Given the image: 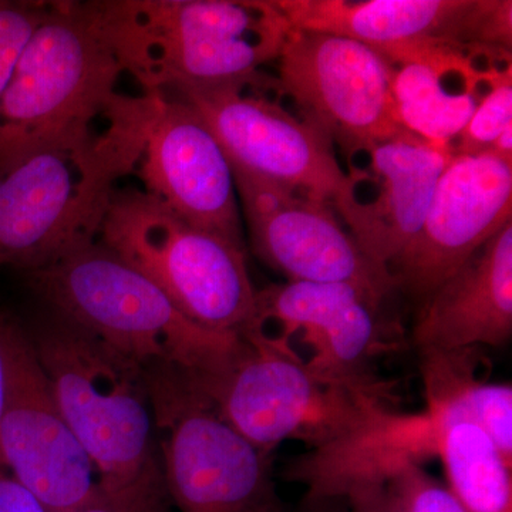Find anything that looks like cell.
I'll use <instances>...</instances> for the list:
<instances>
[{
	"label": "cell",
	"mask_w": 512,
	"mask_h": 512,
	"mask_svg": "<svg viewBox=\"0 0 512 512\" xmlns=\"http://www.w3.org/2000/svg\"><path fill=\"white\" fill-rule=\"evenodd\" d=\"M26 330L100 493L130 512H170L146 365L52 311Z\"/></svg>",
	"instance_id": "cell-1"
},
{
	"label": "cell",
	"mask_w": 512,
	"mask_h": 512,
	"mask_svg": "<svg viewBox=\"0 0 512 512\" xmlns=\"http://www.w3.org/2000/svg\"><path fill=\"white\" fill-rule=\"evenodd\" d=\"M101 23L124 72L146 94L272 92L288 23L271 0H101Z\"/></svg>",
	"instance_id": "cell-2"
},
{
	"label": "cell",
	"mask_w": 512,
	"mask_h": 512,
	"mask_svg": "<svg viewBox=\"0 0 512 512\" xmlns=\"http://www.w3.org/2000/svg\"><path fill=\"white\" fill-rule=\"evenodd\" d=\"M158 97H124L100 133L33 151L0 173V271L23 274L96 241L121 177L134 174Z\"/></svg>",
	"instance_id": "cell-3"
},
{
	"label": "cell",
	"mask_w": 512,
	"mask_h": 512,
	"mask_svg": "<svg viewBox=\"0 0 512 512\" xmlns=\"http://www.w3.org/2000/svg\"><path fill=\"white\" fill-rule=\"evenodd\" d=\"M94 2H50L0 99V173L33 151L93 136L124 96Z\"/></svg>",
	"instance_id": "cell-4"
},
{
	"label": "cell",
	"mask_w": 512,
	"mask_h": 512,
	"mask_svg": "<svg viewBox=\"0 0 512 512\" xmlns=\"http://www.w3.org/2000/svg\"><path fill=\"white\" fill-rule=\"evenodd\" d=\"M25 276L49 311L146 366L210 373L244 345L237 335L192 322L147 276L97 239Z\"/></svg>",
	"instance_id": "cell-5"
},
{
	"label": "cell",
	"mask_w": 512,
	"mask_h": 512,
	"mask_svg": "<svg viewBox=\"0 0 512 512\" xmlns=\"http://www.w3.org/2000/svg\"><path fill=\"white\" fill-rule=\"evenodd\" d=\"M242 340L227 365L187 373L218 417L265 453L289 440L325 446L387 406L386 384L375 377L332 382L316 376L289 340L265 332Z\"/></svg>",
	"instance_id": "cell-6"
},
{
	"label": "cell",
	"mask_w": 512,
	"mask_h": 512,
	"mask_svg": "<svg viewBox=\"0 0 512 512\" xmlns=\"http://www.w3.org/2000/svg\"><path fill=\"white\" fill-rule=\"evenodd\" d=\"M97 241L147 276L201 328L237 335L255 318L245 247L187 224L138 188L111 195Z\"/></svg>",
	"instance_id": "cell-7"
},
{
	"label": "cell",
	"mask_w": 512,
	"mask_h": 512,
	"mask_svg": "<svg viewBox=\"0 0 512 512\" xmlns=\"http://www.w3.org/2000/svg\"><path fill=\"white\" fill-rule=\"evenodd\" d=\"M165 488L178 512H286L274 458L232 430L183 369L148 365Z\"/></svg>",
	"instance_id": "cell-8"
},
{
	"label": "cell",
	"mask_w": 512,
	"mask_h": 512,
	"mask_svg": "<svg viewBox=\"0 0 512 512\" xmlns=\"http://www.w3.org/2000/svg\"><path fill=\"white\" fill-rule=\"evenodd\" d=\"M272 92L346 157L369 153L404 130L393 94L394 67L372 47L289 28Z\"/></svg>",
	"instance_id": "cell-9"
},
{
	"label": "cell",
	"mask_w": 512,
	"mask_h": 512,
	"mask_svg": "<svg viewBox=\"0 0 512 512\" xmlns=\"http://www.w3.org/2000/svg\"><path fill=\"white\" fill-rule=\"evenodd\" d=\"M0 464L49 512L96 500L99 477L53 392L26 326L0 313Z\"/></svg>",
	"instance_id": "cell-10"
},
{
	"label": "cell",
	"mask_w": 512,
	"mask_h": 512,
	"mask_svg": "<svg viewBox=\"0 0 512 512\" xmlns=\"http://www.w3.org/2000/svg\"><path fill=\"white\" fill-rule=\"evenodd\" d=\"M163 96L184 101L200 114L232 167L288 185L335 212L352 197L355 175L340 167L328 138L266 94L180 90Z\"/></svg>",
	"instance_id": "cell-11"
},
{
	"label": "cell",
	"mask_w": 512,
	"mask_h": 512,
	"mask_svg": "<svg viewBox=\"0 0 512 512\" xmlns=\"http://www.w3.org/2000/svg\"><path fill=\"white\" fill-rule=\"evenodd\" d=\"M252 251L288 282H345L383 301L392 272L360 249L326 202L232 167Z\"/></svg>",
	"instance_id": "cell-12"
},
{
	"label": "cell",
	"mask_w": 512,
	"mask_h": 512,
	"mask_svg": "<svg viewBox=\"0 0 512 512\" xmlns=\"http://www.w3.org/2000/svg\"><path fill=\"white\" fill-rule=\"evenodd\" d=\"M511 221V158L454 153L419 234L390 266L397 288L424 301Z\"/></svg>",
	"instance_id": "cell-13"
},
{
	"label": "cell",
	"mask_w": 512,
	"mask_h": 512,
	"mask_svg": "<svg viewBox=\"0 0 512 512\" xmlns=\"http://www.w3.org/2000/svg\"><path fill=\"white\" fill-rule=\"evenodd\" d=\"M134 174L144 192L187 224L245 247L231 161L184 101L158 96Z\"/></svg>",
	"instance_id": "cell-14"
},
{
	"label": "cell",
	"mask_w": 512,
	"mask_h": 512,
	"mask_svg": "<svg viewBox=\"0 0 512 512\" xmlns=\"http://www.w3.org/2000/svg\"><path fill=\"white\" fill-rule=\"evenodd\" d=\"M379 298L345 282H286L256 291L255 318L242 335L269 323L279 338L301 336L305 360L316 376L332 382L372 379L367 366L392 348L379 318ZM242 338V336H241Z\"/></svg>",
	"instance_id": "cell-15"
},
{
	"label": "cell",
	"mask_w": 512,
	"mask_h": 512,
	"mask_svg": "<svg viewBox=\"0 0 512 512\" xmlns=\"http://www.w3.org/2000/svg\"><path fill=\"white\" fill-rule=\"evenodd\" d=\"M446 421L427 404L416 413L387 404L339 439L289 460L284 477L305 485L303 507L343 503L352 491L384 485L403 468L437 457Z\"/></svg>",
	"instance_id": "cell-16"
},
{
	"label": "cell",
	"mask_w": 512,
	"mask_h": 512,
	"mask_svg": "<svg viewBox=\"0 0 512 512\" xmlns=\"http://www.w3.org/2000/svg\"><path fill=\"white\" fill-rule=\"evenodd\" d=\"M453 146L403 130L367 153L362 181L370 198H352L336 214L367 258L389 269L419 234Z\"/></svg>",
	"instance_id": "cell-17"
},
{
	"label": "cell",
	"mask_w": 512,
	"mask_h": 512,
	"mask_svg": "<svg viewBox=\"0 0 512 512\" xmlns=\"http://www.w3.org/2000/svg\"><path fill=\"white\" fill-rule=\"evenodd\" d=\"M512 336V221L424 299L417 352L504 346Z\"/></svg>",
	"instance_id": "cell-18"
},
{
	"label": "cell",
	"mask_w": 512,
	"mask_h": 512,
	"mask_svg": "<svg viewBox=\"0 0 512 512\" xmlns=\"http://www.w3.org/2000/svg\"><path fill=\"white\" fill-rule=\"evenodd\" d=\"M289 28L348 37L377 53L446 36L463 0H271Z\"/></svg>",
	"instance_id": "cell-19"
},
{
	"label": "cell",
	"mask_w": 512,
	"mask_h": 512,
	"mask_svg": "<svg viewBox=\"0 0 512 512\" xmlns=\"http://www.w3.org/2000/svg\"><path fill=\"white\" fill-rule=\"evenodd\" d=\"M476 349L419 352L426 404L483 430L512 464V386L478 379Z\"/></svg>",
	"instance_id": "cell-20"
},
{
	"label": "cell",
	"mask_w": 512,
	"mask_h": 512,
	"mask_svg": "<svg viewBox=\"0 0 512 512\" xmlns=\"http://www.w3.org/2000/svg\"><path fill=\"white\" fill-rule=\"evenodd\" d=\"M485 69L464 73L421 63L394 67V101L404 130L431 143L451 146L473 116L484 90L483 87L450 90L447 80L450 77L483 80L487 76Z\"/></svg>",
	"instance_id": "cell-21"
},
{
	"label": "cell",
	"mask_w": 512,
	"mask_h": 512,
	"mask_svg": "<svg viewBox=\"0 0 512 512\" xmlns=\"http://www.w3.org/2000/svg\"><path fill=\"white\" fill-rule=\"evenodd\" d=\"M446 487L466 512H512V464L483 430L446 421L439 454Z\"/></svg>",
	"instance_id": "cell-22"
},
{
	"label": "cell",
	"mask_w": 512,
	"mask_h": 512,
	"mask_svg": "<svg viewBox=\"0 0 512 512\" xmlns=\"http://www.w3.org/2000/svg\"><path fill=\"white\" fill-rule=\"evenodd\" d=\"M470 59H484L487 66L511 64V0H463L447 36Z\"/></svg>",
	"instance_id": "cell-23"
},
{
	"label": "cell",
	"mask_w": 512,
	"mask_h": 512,
	"mask_svg": "<svg viewBox=\"0 0 512 512\" xmlns=\"http://www.w3.org/2000/svg\"><path fill=\"white\" fill-rule=\"evenodd\" d=\"M512 126V64L488 66L487 86L473 116L454 143L456 154H480L493 150L505 128Z\"/></svg>",
	"instance_id": "cell-24"
},
{
	"label": "cell",
	"mask_w": 512,
	"mask_h": 512,
	"mask_svg": "<svg viewBox=\"0 0 512 512\" xmlns=\"http://www.w3.org/2000/svg\"><path fill=\"white\" fill-rule=\"evenodd\" d=\"M49 8L50 2L0 0V99Z\"/></svg>",
	"instance_id": "cell-25"
},
{
	"label": "cell",
	"mask_w": 512,
	"mask_h": 512,
	"mask_svg": "<svg viewBox=\"0 0 512 512\" xmlns=\"http://www.w3.org/2000/svg\"><path fill=\"white\" fill-rule=\"evenodd\" d=\"M387 498L403 512H466L446 484L412 464L384 484Z\"/></svg>",
	"instance_id": "cell-26"
},
{
	"label": "cell",
	"mask_w": 512,
	"mask_h": 512,
	"mask_svg": "<svg viewBox=\"0 0 512 512\" xmlns=\"http://www.w3.org/2000/svg\"><path fill=\"white\" fill-rule=\"evenodd\" d=\"M0 512H49L0 464Z\"/></svg>",
	"instance_id": "cell-27"
},
{
	"label": "cell",
	"mask_w": 512,
	"mask_h": 512,
	"mask_svg": "<svg viewBox=\"0 0 512 512\" xmlns=\"http://www.w3.org/2000/svg\"><path fill=\"white\" fill-rule=\"evenodd\" d=\"M69 512H130L126 508L121 507L116 501L110 500L106 495L100 493L96 500L90 501V503L82 505V507L74 508Z\"/></svg>",
	"instance_id": "cell-28"
},
{
	"label": "cell",
	"mask_w": 512,
	"mask_h": 512,
	"mask_svg": "<svg viewBox=\"0 0 512 512\" xmlns=\"http://www.w3.org/2000/svg\"><path fill=\"white\" fill-rule=\"evenodd\" d=\"M3 383H5V373H3V357L2 350H0V413H2L3 404Z\"/></svg>",
	"instance_id": "cell-29"
},
{
	"label": "cell",
	"mask_w": 512,
	"mask_h": 512,
	"mask_svg": "<svg viewBox=\"0 0 512 512\" xmlns=\"http://www.w3.org/2000/svg\"><path fill=\"white\" fill-rule=\"evenodd\" d=\"M286 512H292V511H291V510H289V511H286Z\"/></svg>",
	"instance_id": "cell-30"
}]
</instances>
